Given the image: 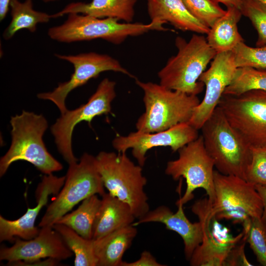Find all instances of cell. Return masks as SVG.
Returning a JSON list of instances; mask_svg holds the SVG:
<instances>
[{"label": "cell", "mask_w": 266, "mask_h": 266, "mask_svg": "<svg viewBox=\"0 0 266 266\" xmlns=\"http://www.w3.org/2000/svg\"><path fill=\"white\" fill-rule=\"evenodd\" d=\"M178 209L173 212L166 206L160 205L149 210L144 216L133 224V226L149 222L164 224L167 230L177 233L182 238L186 259L189 261L195 249L201 244L203 235L200 222L192 223L186 217L183 204H176Z\"/></svg>", "instance_id": "cell-18"}, {"label": "cell", "mask_w": 266, "mask_h": 266, "mask_svg": "<svg viewBox=\"0 0 266 266\" xmlns=\"http://www.w3.org/2000/svg\"><path fill=\"white\" fill-rule=\"evenodd\" d=\"M214 1L218 2V3H221L225 5L226 6V7H228L230 6H234L238 8H240L241 3H242V0H214Z\"/></svg>", "instance_id": "cell-36"}, {"label": "cell", "mask_w": 266, "mask_h": 266, "mask_svg": "<svg viewBox=\"0 0 266 266\" xmlns=\"http://www.w3.org/2000/svg\"><path fill=\"white\" fill-rule=\"evenodd\" d=\"M242 15L237 7H227L225 14L210 28L206 39L217 53L232 51L239 43L244 42L237 28Z\"/></svg>", "instance_id": "cell-23"}, {"label": "cell", "mask_w": 266, "mask_h": 266, "mask_svg": "<svg viewBox=\"0 0 266 266\" xmlns=\"http://www.w3.org/2000/svg\"><path fill=\"white\" fill-rule=\"evenodd\" d=\"M11 20L3 33L4 39H11L19 31L28 30L34 33L38 24L48 22L51 15L35 10L32 0H11L10 3Z\"/></svg>", "instance_id": "cell-24"}, {"label": "cell", "mask_w": 266, "mask_h": 266, "mask_svg": "<svg viewBox=\"0 0 266 266\" xmlns=\"http://www.w3.org/2000/svg\"><path fill=\"white\" fill-rule=\"evenodd\" d=\"M42 1L44 2H52V1H55L58 0H41Z\"/></svg>", "instance_id": "cell-37"}, {"label": "cell", "mask_w": 266, "mask_h": 266, "mask_svg": "<svg viewBox=\"0 0 266 266\" xmlns=\"http://www.w3.org/2000/svg\"><path fill=\"white\" fill-rule=\"evenodd\" d=\"M183 0L190 13L209 28L226 12L214 0Z\"/></svg>", "instance_id": "cell-30"}, {"label": "cell", "mask_w": 266, "mask_h": 266, "mask_svg": "<svg viewBox=\"0 0 266 266\" xmlns=\"http://www.w3.org/2000/svg\"><path fill=\"white\" fill-rule=\"evenodd\" d=\"M64 184L48 206L38 227L51 226L74 206L89 197L105 193L95 157L84 153L76 163L69 165Z\"/></svg>", "instance_id": "cell-7"}, {"label": "cell", "mask_w": 266, "mask_h": 266, "mask_svg": "<svg viewBox=\"0 0 266 266\" xmlns=\"http://www.w3.org/2000/svg\"><path fill=\"white\" fill-rule=\"evenodd\" d=\"M10 124L11 143L0 160V177L12 163L21 160L30 163L44 174L63 169L62 164L48 151L43 141L48 125L43 115L23 110L11 117Z\"/></svg>", "instance_id": "cell-1"}, {"label": "cell", "mask_w": 266, "mask_h": 266, "mask_svg": "<svg viewBox=\"0 0 266 266\" xmlns=\"http://www.w3.org/2000/svg\"><path fill=\"white\" fill-rule=\"evenodd\" d=\"M199 136L198 130L188 122H185L160 132L143 133L136 131L126 136L117 134L112 143L118 152H126L127 150L132 149L133 157L142 167L146 162V153L150 149L169 147L174 152Z\"/></svg>", "instance_id": "cell-14"}, {"label": "cell", "mask_w": 266, "mask_h": 266, "mask_svg": "<svg viewBox=\"0 0 266 266\" xmlns=\"http://www.w3.org/2000/svg\"><path fill=\"white\" fill-rule=\"evenodd\" d=\"M243 233L257 261L266 266V227L261 217H252L242 224Z\"/></svg>", "instance_id": "cell-28"}, {"label": "cell", "mask_w": 266, "mask_h": 266, "mask_svg": "<svg viewBox=\"0 0 266 266\" xmlns=\"http://www.w3.org/2000/svg\"><path fill=\"white\" fill-rule=\"evenodd\" d=\"M237 68L233 51L221 52L216 54L210 67L201 74L199 81L205 86L204 96L188 122L195 129L200 130L218 106Z\"/></svg>", "instance_id": "cell-15"}, {"label": "cell", "mask_w": 266, "mask_h": 266, "mask_svg": "<svg viewBox=\"0 0 266 266\" xmlns=\"http://www.w3.org/2000/svg\"><path fill=\"white\" fill-rule=\"evenodd\" d=\"M255 90L266 91V69L237 67L223 95L237 96Z\"/></svg>", "instance_id": "cell-27"}, {"label": "cell", "mask_w": 266, "mask_h": 266, "mask_svg": "<svg viewBox=\"0 0 266 266\" xmlns=\"http://www.w3.org/2000/svg\"><path fill=\"white\" fill-rule=\"evenodd\" d=\"M101 199L92 195L82 201L80 205L71 213H67L56 223L64 224L82 237L92 239L93 227L100 205Z\"/></svg>", "instance_id": "cell-25"}, {"label": "cell", "mask_w": 266, "mask_h": 266, "mask_svg": "<svg viewBox=\"0 0 266 266\" xmlns=\"http://www.w3.org/2000/svg\"><path fill=\"white\" fill-rule=\"evenodd\" d=\"M137 233L136 228L131 225L98 239H93L97 266H120L124 254Z\"/></svg>", "instance_id": "cell-22"}, {"label": "cell", "mask_w": 266, "mask_h": 266, "mask_svg": "<svg viewBox=\"0 0 266 266\" xmlns=\"http://www.w3.org/2000/svg\"><path fill=\"white\" fill-rule=\"evenodd\" d=\"M11 0H0V20H3L6 17L9 9Z\"/></svg>", "instance_id": "cell-35"}, {"label": "cell", "mask_w": 266, "mask_h": 266, "mask_svg": "<svg viewBox=\"0 0 266 266\" xmlns=\"http://www.w3.org/2000/svg\"><path fill=\"white\" fill-rule=\"evenodd\" d=\"M255 186L262 200L263 210L261 219L266 227V186L260 185H256Z\"/></svg>", "instance_id": "cell-34"}, {"label": "cell", "mask_w": 266, "mask_h": 266, "mask_svg": "<svg viewBox=\"0 0 266 266\" xmlns=\"http://www.w3.org/2000/svg\"><path fill=\"white\" fill-rule=\"evenodd\" d=\"M137 0H92L89 2H72L51 15L57 18L71 13L88 15L97 18H111L133 22Z\"/></svg>", "instance_id": "cell-21"}, {"label": "cell", "mask_w": 266, "mask_h": 266, "mask_svg": "<svg viewBox=\"0 0 266 266\" xmlns=\"http://www.w3.org/2000/svg\"><path fill=\"white\" fill-rule=\"evenodd\" d=\"M164 24L157 21H151L149 24L120 23L115 18H100L71 13L67 14L63 24L49 29L47 33L50 38L60 42L102 39L119 45L130 36L140 35L150 31H167Z\"/></svg>", "instance_id": "cell-3"}, {"label": "cell", "mask_w": 266, "mask_h": 266, "mask_svg": "<svg viewBox=\"0 0 266 266\" xmlns=\"http://www.w3.org/2000/svg\"><path fill=\"white\" fill-rule=\"evenodd\" d=\"M53 228L59 233L73 252L75 256V266H97L92 239H88L82 237L64 224L55 223Z\"/></svg>", "instance_id": "cell-26"}, {"label": "cell", "mask_w": 266, "mask_h": 266, "mask_svg": "<svg viewBox=\"0 0 266 266\" xmlns=\"http://www.w3.org/2000/svg\"><path fill=\"white\" fill-rule=\"evenodd\" d=\"M239 9L258 33L256 47H266V4L257 0H242Z\"/></svg>", "instance_id": "cell-29"}, {"label": "cell", "mask_w": 266, "mask_h": 266, "mask_svg": "<svg viewBox=\"0 0 266 266\" xmlns=\"http://www.w3.org/2000/svg\"><path fill=\"white\" fill-rule=\"evenodd\" d=\"M205 147L220 173L245 180L251 146L231 125L218 106L200 129Z\"/></svg>", "instance_id": "cell-6"}, {"label": "cell", "mask_w": 266, "mask_h": 266, "mask_svg": "<svg viewBox=\"0 0 266 266\" xmlns=\"http://www.w3.org/2000/svg\"><path fill=\"white\" fill-rule=\"evenodd\" d=\"M232 51L237 67L266 69V47H252L242 42Z\"/></svg>", "instance_id": "cell-31"}, {"label": "cell", "mask_w": 266, "mask_h": 266, "mask_svg": "<svg viewBox=\"0 0 266 266\" xmlns=\"http://www.w3.org/2000/svg\"><path fill=\"white\" fill-rule=\"evenodd\" d=\"M215 200L212 211L218 219L242 224L252 217H261L263 205L254 185L237 176L214 172Z\"/></svg>", "instance_id": "cell-8"}, {"label": "cell", "mask_w": 266, "mask_h": 266, "mask_svg": "<svg viewBox=\"0 0 266 266\" xmlns=\"http://www.w3.org/2000/svg\"><path fill=\"white\" fill-rule=\"evenodd\" d=\"M264 148H265V150H266V147H264Z\"/></svg>", "instance_id": "cell-39"}, {"label": "cell", "mask_w": 266, "mask_h": 266, "mask_svg": "<svg viewBox=\"0 0 266 266\" xmlns=\"http://www.w3.org/2000/svg\"><path fill=\"white\" fill-rule=\"evenodd\" d=\"M175 44L176 55L169 58L158 73L160 84L169 89L197 96L204 86L199 78L217 53L202 35L194 34L188 41L177 36Z\"/></svg>", "instance_id": "cell-2"}, {"label": "cell", "mask_w": 266, "mask_h": 266, "mask_svg": "<svg viewBox=\"0 0 266 266\" xmlns=\"http://www.w3.org/2000/svg\"><path fill=\"white\" fill-rule=\"evenodd\" d=\"M218 106L251 147H266V91L223 95Z\"/></svg>", "instance_id": "cell-10"}, {"label": "cell", "mask_w": 266, "mask_h": 266, "mask_svg": "<svg viewBox=\"0 0 266 266\" xmlns=\"http://www.w3.org/2000/svg\"><path fill=\"white\" fill-rule=\"evenodd\" d=\"M93 227L92 239L96 240L120 228L133 225L136 218L126 202L105 193Z\"/></svg>", "instance_id": "cell-20"}, {"label": "cell", "mask_w": 266, "mask_h": 266, "mask_svg": "<svg viewBox=\"0 0 266 266\" xmlns=\"http://www.w3.org/2000/svg\"><path fill=\"white\" fill-rule=\"evenodd\" d=\"M66 176L58 177L45 174L35 191L36 205L28 208L24 214L16 220H9L0 215V241L14 242L16 237L29 240L35 237L40 229L35 222L40 211L48 202L51 195H57L63 186Z\"/></svg>", "instance_id": "cell-17"}, {"label": "cell", "mask_w": 266, "mask_h": 266, "mask_svg": "<svg viewBox=\"0 0 266 266\" xmlns=\"http://www.w3.org/2000/svg\"><path fill=\"white\" fill-rule=\"evenodd\" d=\"M178 158L168 161L165 173L174 180L183 178L186 189L176 204H184L193 198V192L199 188L204 190L212 203L215 200L213 160L208 153L202 135L188 143L178 151Z\"/></svg>", "instance_id": "cell-9"}, {"label": "cell", "mask_w": 266, "mask_h": 266, "mask_svg": "<svg viewBox=\"0 0 266 266\" xmlns=\"http://www.w3.org/2000/svg\"><path fill=\"white\" fill-rule=\"evenodd\" d=\"M73 255L61 235L51 226L41 227L38 234L29 240L16 237L12 246H2L0 249V260L7 261L13 266H21L43 258L61 261Z\"/></svg>", "instance_id": "cell-16"}, {"label": "cell", "mask_w": 266, "mask_h": 266, "mask_svg": "<svg viewBox=\"0 0 266 266\" xmlns=\"http://www.w3.org/2000/svg\"><path fill=\"white\" fill-rule=\"evenodd\" d=\"M191 209L202 225L203 235L201 244L189 261L190 265L225 266L230 251L242 238L243 232L233 237L227 229L222 228L216 221L217 218L212 213L211 202L208 198L196 201Z\"/></svg>", "instance_id": "cell-13"}, {"label": "cell", "mask_w": 266, "mask_h": 266, "mask_svg": "<svg viewBox=\"0 0 266 266\" xmlns=\"http://www.w3.org/2000/svg\"><path fill=\"white\" fill-rule=\"evenodd\" d=\"M115 81L104 78L99 84L95 92L87 102L78 108L67 109L61 114L51 127L57 149L69 165L78 161L75 157L72 147L74 129L79 123L84 121L90 124L97 116L111 112V103L116 97Z\"/></svg>", "instance_id": "cell-11"}, {"label": "cell", "mask_w": 266, "mask_h": 266, "mask_svg": "<svg viewBox=\"0 0 266 266\" xmlns=\"http://www.w3.org/2000/svg\"><path fill=\"white\" fill-rule=\"evenodd\" d=\"M157 262L156 258L147 251H143L139 259L133 262L123 261L120 266H164Z\"/></svg>", "instance_id": "cell-33"}, {"label": "cell", "mask_w": 266, "mask_h": 266, "mask_svg": "<svg viewBox=\"0 0 266 266\" xmlns=\"http://www.w3.org/2000/svg\"><path fill=\"white\" fill-rule=\"evenodd\" d=\"M252 158L245 180L254 185L266 186V151L265 148L251 147Z\"/></svg>", "instance_id": "cell-32"}, {"label": "cell", "mask_w": 266, "mask_h": 266, "mask_svg": "<svg viewBox=\"0 0 266 266\" xmlns=\"http://www.w3.org/2000/svg\"><path fill=\"white\" fill-rule=\"evenodd\" d=\"M151 21L168 23L183 32L207 34L210 28L196 19L183 0H146Z\"/></svg>", "instance_id": "cell-19"}, {"label": "cell", "mask_w": 266, "mask_h": 266, "mask_svg": "<svg viewBox=\"0 0 266 266\" xmlns=\"http://www.w3.org/2000/svg\"><path fill=\"white\" fill-rule=\"evenodd\" d=\"M55 55L58 59L71 63L74 67V72L68 80L60 83L52 91L38 93L37 97L39 99L54 103L61 114L67 110L66 100L72 91L85 85L90 79L97 77L103 72H118L134 78L117 60L107 54L91 52L75 55L59 54Z\"/></svg>", "instance_id": "cell-12"}, {"label": "cell", "mask_w": 266, "mask_h": 266, "mask_svg": "<svg viewBox=\"0 0 266 266\" xmlns=\"http://www.w3.org/2000/svg\"><path fill=\"white\" fill-rule=\"evenodd\" d=\"M266 4V0H257Z\"/></svg>", "instance_id": "cell-38"}, {"label": "cell", "mask_w": 266, "mask_h": 266, "mask_svg": "<svg viewBox=\"0 0 266 266\" xmlns=\"http://www.w3.org/2000/svg\"><path fill=\"white\" fill-rule=\"evenodd\" d=\"M95 161L108 193L127 203L136 218L144 216L150 207L144 192L147 181L142 166L136 165L126 152L101 151Z\"/></svg>", "instance_id": "cell-5"}, {"label": "cell", "mask_w": 266, "mask_h": 266, "mask_svg": "<svg viewBox=\"0 0 266 266\" xmlns=\"http://www.w3.org/2000/svg\"><path fill=\"white\" fill-rule=\"evenodd\" d=\"M143 92L144 112L135 124L137 131L154 133L188 122L200 100L197 96L166 88L160 84L135 78Z\"/></svg>", "instance_id": "cell-4"}]
</instances>
